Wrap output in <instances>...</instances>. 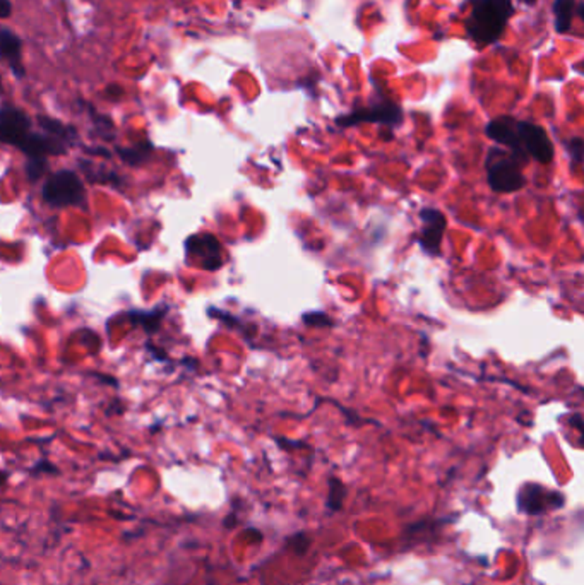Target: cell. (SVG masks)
<instances>
[{
    "mask_svg": "<svg viewBox=\"0 0 584 585\" xmlns=\"http://www.w3.org/2000/svg\"><path fill=\"white\" fill-rule=\"evenodd\" d=\"M471 11L466 20V31L470 38L485 47L495 43L514 14L512 0H470Z\"/></svg>",
    "mask_w": 584,
    "mask_h": 585,
    "instance_id": "cell-2",
    "label": "cell"
},
{
    "mask_svg": "<svg viewBox=\"0 0 584 585\" xmlns=\"http://www.w3.org/2000/svg\"><path fill=\"white\" fill-rule=\"evenodd\" d=\"M151 149H153V146L149 142H141L136 147H127V149L119 147L117 153L121 154V158H122L125 163L130 164V166H136V164L143 163L145 160L149 158Z\"/></svg>",
    "mask_w": 584,
    "mask_h": 585,
    "instance_id": "cell-14",
    "label": "cell"
},
{
    "mask_svg": "<svg viewBox=\"0 0 584 585\" xmlns=\"http://www.w3.org/2000/svg\"><path fill=\"white\" fill-rule=\"evenodd\" d=\"M185 250L187 256L194 257L206 271H218L223 264L221 245L213 234H193L185 241Z\"/></svg>",
    "mask_w": 584,
    "mask_h": 585,
    "instance_id": "cell-8",
    "label": "cell"
},
{
    "mask_svg": "<svg viewBox=\"0 0 584 585\" xmlns=\"http://www.w3.org/2000/svg\"><path fill=\"white\" fill-rule=\"evenodd\" d=\"M401 120H403V112L396 103L379 101L368 108H360L353 114L336 118V123L340 127H351L368 122V123H386L390 127H396L401 123Z\"/></svg>",
    "mask_w": 584,
    "mask_h": 585,
    "instance_id": "cell-5",
    "label": "cell"
},
{
    "mask_svg": "<svg viewBox=\"0 0 584 585\" xmlns=\"http://www.w3.org/2000/svg\"><path fill=\"white\" fill-rule=\"evenodd\" d=\"M167 312H169V306L160 304L149 312H141V310L130 312V313H127V320L134 326H141L147 334H154L162 326V320L167 315Z\"/></svg>",
    "mask_w": 584,
    "mask_h": 585,
    "instance_id": "cell-11",
    "label": "cell"
},
{
    "mask_svg": "<svg viewBox=\"0 0 584 585\" xmlns=\"http://www.w3.org/2000/svg\"><path fill=\"white\" fill-rule=\"evenodd\" d=\"M420 221H422V230H420V238H418L420 247L429 256H438L440 243L446 233V226H447L446 216L438 209L425 208L420 211Z\"/></svg>",
    "mask_w": 584,
    "mask_h": 585,
    "instance_id": "cell-6",
    "label": "cell"
},
{
    "mask_svg": "<svg viewBox=\"0 0 584 585\" xmlns=\"http://www.w3.org/2000/svg\"><path fill=\"white\" fill-rule=\"evenodd\" d=\"M0 93H2V84H0Z\"/></svg>",
    "mask_w": 584,
    "mask_h": 585,
    "instance_id": "cell-21",
    "label": "cell"
},
{
    "mask_svg": "<svg viewBox=\"0 0 584 585\" xmlns=\"http://www.w3.org/2000/svg\"><path fill=\"white\" fill-rule=\"evenodd\" d=\"M525 164L509 149L492 147L485 162L488 186L499 194H512L521 190L526 186V178L523 175Z\"/></svg>",
    "mask_w": 584,
    "mask_h": 585,
    "instance_id": "cell-3",
    "label": "cell"
},
{
    "mask_svg": "<svg viewBox=\"0 0 584 585\" xmlns=\"http://www.w3.org/2000/svg\"><path fill=\"white\" fill-rule=\"evenodd\" d=\"M559 493L547 492L541 486L528 485L519 493V509L526 514H540L547 505H556Z\"/></svg>",
    "mask_w": 584,
    "mask_h": 585,
    "instance_id": "cell-10",
    "label": "cell"
},
{
    "mask_svg": "<svg viewBox=\"0 0 584 585\" xmlns=\"http://www.w3.org/2000/svg\"><path fill=\"white\" fill-rule=\"evenodd\" d=\"M521 2H525V4H535L536 0H521Z\"/></svg>",
    "mask_w": 584,
    "mask_h": 585,
    "instance_id": "cell-20",
    "label": "cell"
},
{
    "mask_svg": "<svg viewBox=\"0 0 584 585\" xmlns=\"http://www.w3.org/2000/svg\"><path fill=\"white\" fill-rule=\"evenodd\" d=\"M31 132V120L14 107H5L0 110V142L16 146L18 149L23 146L26 138Z\"/></svg>",
    "mask_w": 584,
    "mask_h": 585,
    "instance_id": "cell-7",
    "label": "cell"
},
{
    "mask_svg": "<svg viewBox=\"0 0 584 585\" xmlns=\"http://www.w3.org/2000/svg\"><path fill=\"white\" fill-rule=\"evenodd\" d=\"M12 14V4L11 0H0V18L7 20Z\"/></svg>",
    "mask_w": 584,
    "mask_h": 585,
    "instance_id": "cell-19",
    "label": "cell"
},
{
    "mask_svg": "<svg viewBox=\"0 0 584 585\" xmlns=\"http://www.w3.org/2000/svg\"><path fill=\"white\" fill-rule=\"evenodd\" d=\"M38 123L43 129V132H47L53 138H59L60 141L66 142L67 146L77 142V130L74 129L73 125H66L60 120L49 117H38Z\"/></svg>",
    "mask_w": 584,
    "mask_h": 585,
    "instance_id": "cell-12",
    "label": "cell"
},
{
    "mask_svg": "<svg viewBox=\"0 0 584 585\" xmlns=\"http://www.w3.org/2000/svg\"><path fill=\"white\" fill-rule=\"evenodd\" d=\"M485 132L492 141L508 147L525 163H528L530 158L541 164H548L554 160V146L547 130L533 122L497 117L488 123Z\"/></svg>",
    "mask_w": 584,
    "mask_h": 585,
    "instance_id": "cell-1",
    "label": "cell"
},
{
    "mask_svg": "<svg viewBox=\"0 0 584 585\" xmlns=\"http://www.w3.org/2000/svg\"><path fill=\"white\" fill-rule=\"evenodd\" d=\"M304 324L311 328H331L333 320L324 312H311L304 315Z\"/></svg>",
    "mask_w": 584,
    "mask_h": 585,
    "instance_id": "cell-17",
    "label": "cell"
},
{
    "mask_svg": "<svg viewBox=\"0 0 584 585\" xmlns=\"http://www.w3.org/2000/svg\"><path fill=\"white\" fill-rule=\"evenodd\" d=\"M344 494H346V490H344L340 479H331L329 481V494H328V507L331 510H340Z\"/></svg>",
    "mask_w": 584,
    "mask_h": 585,
    "instance_id": "cell-16",
    "label": "cell"
},
{
    "mask_svg": "<svg viewBox=\"0 0 584 585\" xmlns=\"http://www.w3.org/2000/svg\"><path fill=\"white\" fill-rule=\"evenodd\" d=\"M567 147H569V154H571V160H572V166L578 168L581 160H583V141L581 138H574L571 141L567 142Z\"/></svg>",
    "mask_w": 584,
    "mask_h": 585,
    "instance_id": "cell-18",
    "label": "cell"
},
{
    "mask_svg": "<svg viewBox=\"0 0 584 585\" xmlns=\"http://www.w3.org/2000/svg\"><path fill=\"white\" fill-rule=\"evenodd\" d=\"M0 59H4L11 71L18 77H25V66H23V43L16 33L11 29L0 28Z\"/></svg>",
    "mask_w": 584,
    "mask_h": 585,
    "instance_id": "cell-9",
    "label": "cell"
},
{
    "mask_svg": "<svg viewBox=\"0 0 584 585\" xmlns=\"http://www.w3.org/2000/svg\"><path fill=\"white\" fill-rule=\"evenodd\" d=\"M43 201L55 208L84 206L86 190L81 178L71 170H60L53 173L42 190Z\"/></svg>",
    "mask_w": 584,
    "mask_h": 585,
    "instance_id": "cell-4",
    "label": "cell"
},
{
    "mask_svg": "<svg viewBox=\"0 0 584 585\" xmlns=\"http://www.w3.org/2000/svg\"><path fill=\"white\" fill-rule=\"evenodd\" d=\"M47 168H49V164H47V160H45V158H28V162H26V175H28V180H29L31 184L38 182V180L43 177V173L47 171Z\"/></svg>",
    "mask_w": 584,
    "mask_h": 585,
    "instance_id": "cell-15",
    "label": "cell"
},
{
    "mask_svg": "<svg viewBox=\"0 0 584 585\" xmlns=\"http://www.w3.org/2000/svg\"><path fill=\"white\" fill-rule=\"evenodd\" d=\"M576 12V0H556L554 2V23L557 33H567Z\"/></svg>",
    "mask_w": 584,
    "mask_h": 585,
    "instance_id": "cell-13",
    "label": "cell"
}]
</instances>
